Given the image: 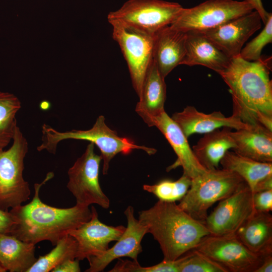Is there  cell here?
<instances>
[{
	"instance_id": "obj_1",
	"label": "cell",
	"mask_w": 272,
	"mask_h": 272,
	"mask_svg": "<svg viewBox=\"0 0 272 272\" xmlns=\"http://www.w3.org/2000/svg\"><path fill=\"white\" fill-rule=\"evenodd\" d=\"M266 60L247 61L239 55L231 58L219 74L232 95V115L251 126L272 130V83Z\"/></svg>"
},
{
	"instance_id": "obj_28",
	"label": "cell",
	"mask_w": 272,
	"mask_h": 272,
	"mask_svg": "<svg viewBox=\"0 0 272 272\" xmlns=\"http://www.w3.org/2000/svg\"><path fill=\"white\" fill-rule=\"evenodd\" d=\"M191 181V178L183 173L177 180L163 179L154 184H144L143 187L144 190L156 196L159 200L176 202L186 194Z\"/></svg>"
},
{
	"instance_id": "obj_5",
	"label": "cell",
	"mask_w": 272,
	"mask_h": 272,
	"mask_svg": "<svg viewBox=\"0 0 272 272\" xmlns=\"http://www.w3.org/2000/svg\"><path fill=\"white\" fill-rule=\"evenodd\" d=\"M246 185L242 177L230 170H207L192 179L189 190L178 205L191 217L203 223L210 207Z\"/></svg>"
},
{
	"instance_id": "obj_29",
	"label": "cell",
	"mask_w": 272,
	"mask_h": 272,
	"mask_svg": "<svg viewBox=\"0 0 272 272\" xmlns=\"http://www.w3.org/2000/svg\"><path fill=\"white\" fill-rule=\"evenodd\" d=\"M179 258V272H227L222 266L195 249Z\"/></svg>"
},
{
	"instance_id": "obj_24",
	"label": "cell",
	"mask_w": 272,
	"mask_h": 272,
	"mask_svg": "<svg viewBox=\"0 0 272 272\" xmlns=\"http://www.w3.org/2000/svg\"><path fill=\"white\" fill-rule=\"evenodd\" d=\"M220 164L223 168L232 171L242 177L252 193L257 192L263 182L272 178V163L257 161L234 151H228Z\"/></svg>"
},
{
	"instance_id": "obj_25",
	"label": "cell",
	"mask_w": 272,
	"mask_h": 272,
	"mask_svg": "<svg viewBox=\"0 0 272 272\" xmlns=\"http://www.w3.org/2000/svg\"><path fill=\"white\" fill-rule=\"evenodd\" d=\"M35 245L13 235L0 234V264L6 271L27 272L37 259Z\"/></svg>"
},
{
	"instance_id": "obj_31",
	"label": "cell",
	"mask_w": 272,
	"mask_h": 272,
	"mask_svg": "<svg viewBox=\"0 0 272 272\" xmlns=\"http://www.w3.org/2000/svg\"><path fill=\"white\" fill-rule=\"evenodd\" d=\"M252 201L255 211L270 212L272 211V189L252 193Z\"/></svg>"
},
{
	"instance_id": "obj_23",
	"label": "cell",
	"mask_w": 272,
	"mask_h": 272,
	"mask_svg": "<svg viewBox=\"0 0 272 272\" xmlns=\"http://www.w3.org/2000/svg\"><path fill=\"white\" fill-rule=\"evenodd\" d=\"M231 131V128L224 127L205 133L193 146L195 157L207 170L218 168L225 153L235 148Z\"/></svg>"
},
{
	"instance_id": "obj_17",
	"label": "cell",
	"mask_w": 272,
	"mask_h": 272,
	"mask_svg": "<svg viewBox=\"0 0 272 272\" xmlns=\"http://www.w3.org/2000/svg\"><path fill=\"white\" fill-rule=\"evenodd\" d=\"M171 118L187 138L194 133L205 134L224 127L236 130L251 127L233 115L226 117L220 111L206 114L191 106L174 113Z\"/></svg>"
},
{
	"instance_id": "obj_30",
	"label": "cell",
	"mask_w": 272,
	"mask_h": 272,
	"mask_svg": "<svg viewBox=\"0 0 272 272\" xmlns=\"http://www.w3.org/2000/svg\"><path fill=\"white\" fill-rule=\"evenodd\" d=\"M272 42V15L270 13L265 27L260 33L242 48L239 55L247 61H257L262 59L263 47Z\"/></svg>"
},
{
	"instance_id": "obj_10",
	"label": "cell",
	"mask_w": 272,
	"mask_h": 272,
	"mask_svg": "<svg viewBox=\"0 0 272 272\" xmlns=\"http://www.w3.org/2000/svg\"><path fill=\"white\" fill-rule=\"evenodd\" d=\"M101 155L94 152V144H89L83 154L69 169L66 187L76 200V204L89 207L97 204L103 209L110 206V200L102 191L99 180Z\"/></svg>"
},
{
	"instance_id": "obj_27",
	"label": "cell",
	"mask_w": 272,
	"mask_h": 272,
	"mask_svg": "<svg viewBox=\"0 0 272 272\" xmlns=\"http://www.w3.org/2000/svg\"><path fill=\"white\" fill-rule=\"evenodd\" d=\"M21 108L17 96L0 91V150H4L13 139L18 127L16 115Z\"/></svg>"
},
{
	"instance_id": "obj_15",
	"label": "cell",
	"mask_w": 272,
	"mask_h": 272,
	"mask_svg": "<svg viewBox=\"0 0 272 272\" xmlns=\"http://www.w3.org/2000/svg\"><path fill=\"white\" fill-rule=\"evenodd\" d=\"M261 19L256 11L203 32L230 58L240 54L243 46L261 27Z\"/></svg>"
},
{
	"instance_id": "obj_32",
	"label": "cell",
	"mask_w": 272,
	"mask_h": 272,
	"mask_svg": "<svg viewBox=\"0 0 272 272\" xmlns=\"http://www.w3.org/2000/svg\"><path fill=\"white\" fill-rule=\"evenodd\" d=\"M15 223V218L10 211L0 210V234H9Z\"/></svg>"
},
{
	"instance_id": "obj_26",
	"label": "cell",
	"mask_w": 272,
	"mask_h": 272,
	"mask_svg": "<svg viewBox=\"0 0 272 272\" xmlns=\"http://www.w3.org/2000/svg\"><path fill=\"white\" fill-rule=\"evenodd\" d=\"M54 246L49 253L40 256L27 272L51 271L64 261L76 258L78 243L71 235H65Z\"/></svg>"
},
{
	"instance_id": "obj_33",
	"label": "cell",
	"mask_w": 272,
	"mask_h": 272,
	"mask_svg": "<svg viewBox=\"0 0 272 272\" xmlns=\"http://www.w3.org/2000/svg\"><path fill=\"white\" fill-rule=\"evenodd\" d=\"M81 271L79 260L77 259H67L56 267L52 272H80Z\"/></svg>"
},
{
	"instance_id": "obj_16",
	"label": "cell",
	"mask_w": 272,
	"mask_h": 272,
	"mask_svg": "<svg viewBox=\"0 0 272 272\" xmlns=\"http://www.w3.org/2000/svg\"><path fill=\"white\" fill-rule=\"evenodd\" d=\"M149 126H156L164 135L177 156L175 163L167 168L170 171L181 166L183 174L192 179L207 170L199 162L178 125L165 111L152 119Z\"/></svg>"
},
{
	"instance_id": "obj_6",
	"label": "cell",
	"mask_w": 272,
	"mask_h": 272,
	"mask_svg": "<svg viewBox=\"0 0 272 272\" xmlns=\"http://www.w3.org/2000/svg\"><path fill=\"white\" fill-rule=\"evenodd\" d=\"M28 144L18 126L13 144L7 150H0V210L9 211L29 199L28 183L23 178L24 160Z\"/></svg>"
},
{
	"instance_id": "obj_36",
	"label": "cell",
	"mask_w": 272,
	"mask_h": 272,
	"mask_svg": "<svg viewBox=\"0 0 272 272\" xmlns=\"http://www.w3.org/2000/svg\"><path fill=\"white\" fill-rule=\"evenodd\" d=\"M5 271H7L3 267V266L0 264V272H5Z\"/></svg>"
},
{
	"instance_id": "obj_12",
	"label": "cell",
	"mask_w": 272,
	"mask_h": 272,
	"mask_svg": "<svg viewBox=\"0 0 272 272\" xmlns=\"http://www.w3.org/2000/svg\"><path fill=\"white\" fill-rule=\"evenodd\" d=\"M254 210L248 185L220 200L203 224L211 235L234 234Z\"/></svg>"
},
{
	"instance_id": "obj_35",
	"label": "cell",
	"mask_w": 272,
	"mask_h": 272,
	"mask_svg": "<svg viewBox=\"0 0 272 272\" xmlns=\"http://www.w3.org/2000/svg\"><path fill=\"white\" fill-rule=\"evenodd\" d=\"M272 271V253L267 255L255 272Z\"/></svg>"
},
{
	"instance_id": "obj_2",
	"label": "cell",
	"mask_w": 272,
	"mask_h": 272,
	"mask_svg": "<svg viewBox=\"0 0 272 272\" xmlns=\"http://www.w3.org/2000/svg\"><path fill=\"white\" fill-rule=\"evenodd\" d=\"M53 175L49 172L41 183L35 184V194L29 203L10 210L16 223L9 234L28 243L36 244L47 240L55 245L70 231L90 219L89 207L76 204L69 208H58L41 200L40 189Z\"/></svg>"
},
{
	"instance_id": "obj_7",
	"label": "cell",
	"mask_w": 272,
	"mask_h": 272,
	"mask_svg": "<svg viewBox=\"0 0 272 272\" xmlns=\"http://www.w3.org/2000/svg\"><path fill=\"white\" fill-rule=\"evenodd\" d=\"M183 8L177 3L163 0H128L119 9L110 12L107 20L121 22L154 35L170 25Z\"/></svg>"
},
{
	"instance_id": "obj_34",
	"label": "cell",
	"mask_w": 272,
	"mask_h": 272,
	"mask_svg": "<svg viewBox=\"0 0 272 272\" xmlns=\"http://www.w3.org/2000/svg\"><path fill=\"white\" fill-rule=\"evenodd\" d=\"M252 6L254 11H256L260 15L261 21L265 25L270 13H268L264 9L261 0H247Z\"/></svg>"
},
{
	"instance_id": "obj_20",
	"label": "cell",
	"mask_w": 272,
	"mask_h": 272,
	"mask_svg": "<svg viewBox=\"0 0 272 272\" xmlns=\"http://www.w3.org/2000/svg\"><path fill=\"white\" fill-rule=\"evenodd\" d=\"M166 97L165 78L153 60L146 74L141 95L135 107L136 112L148 126L153 118L165 111Z\"/></svg>"
},
{
	"instance_id": "obj_21",
	"label": "cell",
	"mask_w": 272,
	"mask_h": 272,
	"mask_svg": "<svg viewBox=\"0 0 272 272\" xmlns=\"http://www.w3.org/2000/svg\"><path fill=\"white\" fill-rule=\"evenodd\" d=\"M235 235L252 252L263 255L272 253L271 215L254 210Z\"/></svg>"
},
{
	"instance_id": "obj_19",
	"label": "cell",
	"mask_w": 272,
	"mask_h": 272,
	"mask_svg": "<svg viewBox=\"0 0 272 272\" xmlns=\"http://www.w3.org/2000/svg\"><path fill=\"white\" fill-rule=\"evenodd\" d=\"M186 52L180 64L201 65L217 73L224 70L231 58L217 47L202 31L186 32Z\"/></svg>"
},
{
	"instance_id": "obj_4",
	"label": "cell",
	"mask_w": 272,
	"mask_h": 272,
	"mask_svg": "<svg viewBox=\"0 0 272 272\" xmlns=\"http://www.w3.org/2000/svg\"><path fill=\"white\" fill-rule=\"evenodd\" d=\"M42 128V143L37 148L38 151L45 150L55 154L57 145L63 140L88 141L96 145L100 150L103 161V175L108 173L110 161L118 153L127 155L134 149L143 150L150 155L157 152L154 148L138 145L128 138L119 136L116 131L106 124L103 115L98 116L93 126L88 130L73 129L61 132L46 124H44Z\"/></svg>"
},
{
	"instance_id": "obj_18",
	"label": "cell",
	"mask_w": 272,
	"mask_h": 272,
	"mask_svg": "<svg viewBox=\"0 0 272 272\" xmlns=\"http://www.w3.org/2000/svg\"><path fill=\"white\" fill-rule=\"evenodd\" d=\"M186 32L170 25L154 34L153 59L164 78L180 65L186 52Z\"/></svg>"
},
{
	"instance_id": "obj_9",
	"label": "cell",
	"mask_w": 272,
	"mask_h": 272,
	"mask_svg": "<svg viewBox=\"0 0 272 272\" xmlns=\"http://www.w3.org/2000/svg\"><path fill=\"white\" fill-rule=\"evenodd\" d=\"M254 10L247 1L208 0L190 8H183L170 25L173 28L187 32L205 31L216 28Z\"/></svg>"
},
{
	"instance_id": "obj_8",
	"label": "cell",
	"mask_w": 272,
	"mask_h": 272,
	"mask_svg": "<svg viewBox=\"0 0 272 272\" xmlns=\"http://www.w3.org/2000/svg\"><path fill=\"white\" fill-rule=\"evenodd\" d=\"M112 26L113 39L118 44L126 61L133 87L140 98L147 71L152 63L154 35L117 21Z\"/></svg>"
},
{
	"instance_id": "obj_11",
	"label": "cell",
	"mask_w": 272,
	"mask_h": 272,
	"mask_svg": "<svg viewBox=\"0 0 272 272\" xmlns=\"http://www.w3.org/2000/svg\"><path fill=\"white\" fill-rule=\"evenodd\" d=\"M193 249L222 266L227 272H255L267 255L250 251L235 234L209 235Z\"/></svg>"
},
{
	"instance_id": "obj_22",
	"label": "cell",
	"mask_w": 272,
	"mask_h": 272,
	"mask_svg": "<svg viewBox=\"0 0 272 272\" xmlns=\"http://www.w3.org/2000/svg\"><path fill=\"white\" fill-rule=\"evenodd\" d=\"M235 144L233 151L254 160L272 163V130L251 126L231 131Z\"/></svg>"
},
{
	"instance_id": "obj_3",
	"label": "cell",
	"mask_w": 272,
	"mask_h": 272,
	"mask_svg": "<svg viewBox=\"0 0 272 272\" xmlns=\"http://www.w3.org/2000/svg\"><path fill=\"white\" fill-rule=\"evenodd\" d=\"M138 220L158 242L166 260H176L210 235L202 222L191 217L175 202L158 200L151 208L139 212Z\"/></svg>"
},
{
	"instance_id": "obj_13",
	"label": "cell",
	"mask_w": 272,
	"mask_h": 272,
	"mask_svg": "<svg viewBox=\"0 0 272 272\" xmlns=\"http://www.w3.org/2000/svg\"><path fill=\"white\" fill-rule=\"evenodd\" d=\"M91 217L88 221L68 232L77 242L76 259L79 261L103 253L109 248L111 242L121 237L126 228L122 225L112 226L102 223L94 206L91 207Z\"/></svg>"
},
{
	"instance_id": "obj_14",
	"label": "cell",
	"mask_w": 272,
	"mask_h": 272,
	"mask_svg": "<svg viewBox=\"0 0 272 272\" xmlns=\"http://www.w3.org/2000/svg\"><path fill=\"white\" fill-rule=\"evenodd\" d=\"M124 214L127 220V226L123 234L111 248L100 255L88 259L89 267L86 272L102 271L113 260L122 257L137 260L138 255L142 251L141 242L148 233L147 228L135 218L132 206H128Z\"/></svg>"
}]
</instances>
